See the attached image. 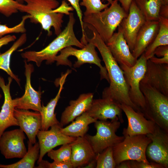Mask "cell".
<instances>
[{"instance_id": "1", "label": "cell", "mask_w": 168, "mask_h": 168, "mask_svg": "<svg viewBox=\"0 0 168 168\" xmlns=\"http://www.w3.org/2000/svg\"><path fill=\"white\" fill-rule=\"evenodd\" d=\"M87 27L92 31L93 36L90 38L86 35V40L87 43L93 44L100 52L105 64L109 80L110 85L104 89L102 98L110 99L119 105H129L135 111H140L131 101L123 72L105 43L92 26L89 25Z\"/></svg>"}, {"instance_id": "2", "label": "cell", "mask_w": 168, "mask_h": 168, "mask_svg": "<svg viewBox=\"0 0 168 168\" xmlns=\"http://www.w3.org/2000/svg\"><path fill=\"white\" fill-rule=\"evenodd\" d=\"M24 2L26 4H22L18 10L28 15L30 22L40 24L49 36L52 35V27L57 36L62 32L64 14L54 12L59 6L57 0H24Z\"/></svg>"}, {"instance_id": "3", "label": "cell", "mask_w": 168, "mask_h": 168, "mask_svg": "<svg viewBox=\"0 0 168 168\" xmlns=\"http://www.w3.org/2000/svg\"><path fill=\"white\" fill-rule=\"evenodd\" d=\"M69 15V21L64 29L48 46L39 51H26L21 54L22 57L27 62H35L39 67L43 61H46L47 64L54 63L58 52L66 47L75 46L83 48L85 45L78 40L74 32L75 19L73 13H70Z\"/></svg>"}, {"instance_id": "4", "label": "cell", "mask_w": 168, "mask_h": 168, "mask_svg": "<svg viewBox=\"0 0 168 168\" xmlns=\"http://www.w3.org/2000/svg\"><path fill=\"white\" fill-rule=\"evenodd\" d=\"M109 7L96 13L84 15L83 23L91 26L106 43L128 14L116 0Z\"/></svg>"}, {"instance_id": "5", "label": "cell", "mask_w": 168, "mask_h": 168, "mask_svg": "<svg viewBox=\"0 0 168 168\" xmlns=\"http://www.w3.org/2000/svg\"><path fill=\"white\" fill-rule=\"evenodd\" d=\"M140 88L145 100V117L168 133V96L141 82Z\"/></svg>"}, {"instance_id": "6", "label": "cell", "mask_w": 168, "mask_h": 168, "mask_svg": "<svg viewBox=\"0 0 168 168\" xmlns=\"http://www.w3.org/2000/svg\"><path fill=\"white\" fill-rule=\"evenodd\" d=\"M96 48L95 46L91 42H88L81 49L70 46L60 51V54L55 57L54 60L56 62L57 66L62 65L71 67L72 63L68 59V57L74 56L77 59L73 65L75 68H79L86 63L95 64L100 68L101 79H105L109 82L107 70L105 67H103L101 64V60L96 51Z\"/></svg>"}, {"instance_id": "7", "label": "cell", "mask_w": 168, "mask_h": 168, "mask_svg": "<svg viewBox=\"0 0 168 168\" xmlns=\"http://www.w3.org/2000/svg\"><path fill=\"white\" fill-rule=\"evenodd\" d=\"M124 140L113 147V155L116 165L126 160L149 162L146 150L151 140L146 135L125 136Z\"/></svg>"}, {"instance_id": "8", "label": "cell", "mask_w": 168, "mask_h": 168, "mask_svg": "<svg viewBox=\"0 0 168 168\" xmlns=\"http://www.w3.org/2000/svg\"><path fill=\"white\" fill-rule=\"evenodd\" d=\"M147 60L143 53L137 59L133 66L120 65L127 86L129 97L132 102L144 115L146 102L140 89V84L146 71Z\"/></svg>"}, {"instance_id": "9", "label": "cell", "mask_w": 168, "mask_h": 168, "mask_svg": "<svg viewBox=\"0 0 168 168\" xmlns=\"http://www.w3.org/2000/svg\"><path fill=\"white\" fill-rule=\"evenodd\" d=\"M120 124L118 120L109 121L97 120L94 123V126L96 130V134L91 136L86 134L85 136L96 154L108 147H113L124 140V136H118L116 134Z\"/></svg>"}, {"instance_id": "10", "label": "cell", "mask_w": 168, "mask_h": 168, "mask_svg": "<svg viewBox=\"0 0 168 168\" xmlns=\"http://www.w3.org/2000/svg\"><path fill=\"white\" fill-rule=\"evenodd\" d=\"M146 135L151 140L146 150L147 157L164 168H168V133L156 124L154 133Z\"/></svg>"}, {"instance_id": "11", "label": "cell", "mask_w": 168, "mask_h": 168, "mask_svg": "<svg viewBox=\"0 0 168 168\" xmlns=\"http://www.w3.org/2000/svg\"><path fill=\"white\" fill-rule=\"evenodd\" d=\"M120 107L128 121L127 128H124L123 130L124 136L146 135L154 133L156 124L152 120L147 119L142 112L136 111L126 105H120Z\"/></svg>"}, {"instance_id": "12", "label": "cell", "mask_w": 168, "mask_h": 168, "mask_svg": "<svg viewBox=\"0 0 168 168\" xmlns=\"http://www.w3.org/2000/svg\"><path fill=\"white\" fill-rule=\"evenodd\" d=\"M21 128L4 132L0 137V151L6 159L22 158L27 151L24 143L26 137Z\"/></svg>"}, {"instance_id": "13", "label": "cell", "mask_w": 168, "mask_h": 168, "mask_svg": "<svg viewBox=\"0 0 168 168\" xmlns=\"http://www.w3.org/2000/svg\"><path fill=\"white\" fill-rule=\"evenodd\" d=\"M146 21L144 16L133 0L127 16L122 20L118 27V30L122 33L131 53L137 34Z\"/></svg>"}, {"instance_id": "14", "label": "cell", "mask_w": 168, "mask_h": 168, "mask_svg": "<svg viewBox=\"0 0 168 168\" xmlns=\"http://www.w3.org/2000/svg\"><path fill=\"white\" fill-rule=\"evenodd\" d=\"M63 127L60 123L51 127L49 130H40L37 135L40 151L37 164L42 159L45 154L50 150L59 145L70 143L76 138L63 134L61 131Z\"/></svg>"}, {"instance_id": "15", "label": "cell", "mask_w": 168, "mask_h": 168, "mask_svg": "<svg viewBox=\"0 0 168 168\" xmlns=\"http://www.w3.org/2000/svg\"><path fill=\"white\" fill-rule=\"evenodd\" d=\"M25 75L26 83L24 95L21 97L13 99L15 108L22 110H32L35 111H41L42 92L35 90L31 83L32 73L34 72V67L30 63L28 64L26 60L24 61Z\"/></svg>"}, {"instance_id": "16", "label": "cell", "mask_w": 168, "mask_h": 168, "mask_svg": "<svg viewBox=\"0 0 168 168\" xmlns=\"http://www.w3.org/2000/svg\"><path fill=\"white\" fill-rule=\"evenodd\" d=\"M120 105L110 99L103 98L93 99L91 106L86 111L88 114L95 120L106 121L118 120L124 122Z\"/></svg>"}, {"instance_id": "17", "label": "cell", "mask_w": 168, "mask_h": 168, "mask_svg": "<svg viewBox=\"0 0 168 168\" xmlns=\"http://www.w3.org/2000/svg\"><path fill=\"white\" fill-rule=\"evenodd\" d=\"M141 82L168 96V64L156 63L148 59L146 71Z\"/></svg>"}, {"instance_id": "18", "label": "cell", "mask_w": 168, "mask_h": 168, "mask_svg": "<svg viewBox=\"0 0 168 168\" xmlns=\"http://www.w3.org/2000/svg\"><path fill=\"white\" fill-rule=\"evenodd\" d=\"M14 115L17 121L18 126L26 134L28 138V142L34 144L36 142V136L41 129L40 113L15 108Z\"/></svg>"}, {"instance_id": "19", "label": "cell", "mask_w": 168, "mask_h": 168, "mask_svg": "<svg viewBox=\"0 0 168 168\" xmlns=\"http://www.w3.org/2000/svg\"><path fill=\"white\" fill-rule=\"evenodd\" d=\"M113 57L119 65L132 67L137 59L133 56L121 32L118 30L105 43Z\"/></svg>"}, {"instance_id": "20", "label": "cell", "mask_w": 168, "mask_h": 168, "mask_svg": "<svg viewBox=\"0 0 168 168\" xmlns=\"http://www.w3.org/2000/svg\"><path fill=\"white\" fill-rule=\"evenodd\" d=\"M12 78H8V82L6 84L4 79L0 76V87L4 95V101L0 111V137L8 128L18 126L17 121L14 115L15 107L10 92V85Z\"/></svg>"}, {"instance_id": "21", "label": "cell", "mask_w": 168, "mask_h": 168, "mask_svg": "<svg viewBox=\"0 0 168 168\" xmlns=\"http://www.w3.org/2000/svg\"><path fill=\"white\" fill-rule=\"evenodd\" d=\"M69 144L71 149L70 162L73 168H82L96 159V154L85 136L76 138Z\"/></svg>"}, {"instance_id": "22", "label": "cell", "mask_w": 168, "mask_h": 168, "mask_svg": "<svg viewBox=\"0 0 168 168\" xmlns=\"http://www.w3.org/2000/svg\"><path fill=\"white\" fill-rule=\"evenodd\" d=\"M159 21H146L139 30L132 53L137 59L154 40L159 31Z\"/></svg>"}, {"instance_id": "23", "label": "cell", "mask_w": 168, "mask_h": 168, "mask_svg": "<svg viewBox=\"0 0 168 168\" xmlns=\"http://www.w3.org/2000/svg\"><path fill=\"white\" fill-rule=\"evenodd\" d=\"M91 93L81 94L76 100H71L69 105L62 114L60 124L65 126L72 122L77 117L87 111L90 108L93 100Z\"/></svg>"}, {"instance_id": "24", "label": "cell", "mask_w": 168, "mask_h": 168, "mask_svg": "<svg viewBox=\"0 0 168 168\" xmlns=\"http://www.w3.org/2000/svg\"><path fill=\"white\" fill-rule=\"evenodd\" d=\"M71 72L70 70L61 76L59 80V88L55 97L51 99L46 106L42 105L40 113L41 122L40 130H47L52 126L60 124L54 113L55 107L60 97L61 93L63 89V86L66 79L68 75Z\"/></svg>"}, {"instance_id": "25", "label": "cell", "mask_w": 168, "mask_h": 168, "mask_svg": "<svg viewBox=\"0 0 168 168\" xmlns=\"http://www.w3.org/2000/svg\"><path fill=\"white\" fill-rule=\"evenodd\" d=\"M75 121L65 128L61 129V132L68 136L77 138L83 137L89 129V125L96 121L86 112L76 117Z\"/></svg>"}, {"instance_id": "26", "label": "cell", "mask_w": 168, "mask_h": 168, "mask_svg": "<svg viewBox=\"0 0 168 168\" xmlns=\"http://www.w3.org/2000/svg\"><path fill=\"white\" fill-rule=\"evenodd\" d=\"M28 150L25 155L18 161L9 165L0 164V168H33L36 161L38 159L40 148L38 142L32 144L28 142Z\"/></svg>"}, {"instance_id": "27", "label": "cell", "mask_w": 168, "mask_h": 168, "mask_svg": "<svg viewBox=\"0 0 168 168\" xmlns=\"http://www.w3.org/2000/svg\"><path fill=\"white\" fill-rule=\"evenodd\" d=\"M27 35L26 33H23L7 51L0 54V69L5 72L20 85V80L15 75L10 67V62L13 53L20 47L26 41Z\"/></svg>"}, {"instance_id": "28", "label": "cell", "mask_w": 168, "mask_h": 168, "mask_svg": "<svg viewBox=\"0 0 168 168\" xmlns=\"http://www.w3.org/2000/svg\"><path fill=\"white\" fill-rule=\"evenodd\" d=\"M146 21H158L159 12L163 5L162 0H134Z\"/></svg>"}, {"instance_id": "29", "label": "cell", "mask_w": 168, "mask_h": 168, "mask_svg": "<svg viewBox=\"0 0 168 168\" xmlns=\"http://www.w3.org/2000/svg\"><path fill=\"white\" fill-rule=\"evenodd\" d=\"M159 22V29L156 37L144 53L147 60L153 56V53L156 48L168 45V18L160 17Z\"/></svg>"}, {"instance_id": "30", "label": "cell", "mask_w": 168, "mask_h": 168, "mask_svg": "<svg viewBox=\"0 0 168 168\" xmlns=\"http://www.w3.org/2000/svg\"><path fill=\"white\" fill-rule=\"evenodd\" d=\"M96 168H114L116 164L114 161L113 147H108L96 154Z\"/></svg>"}, {"instance_id": "31", "label": "cell", "mask_w": 168, "mask_h": 168, "mask_svg": "<svg viewBox=\"0 0 168 168\" xmlns=\"http://www.w3.org/2000/svg\"><path fill=\"white\" fill-rule=\"evenodd\" d=\"M71 149L69 143L62 145L56 150L53 149L47 153L49 157L54 161L64 162H71Z\"/></svg>"}, {"instance_id": "32", "label": "cell", "mask_w": 168, "mask_h": 168, "mask_svg": "<svg viewBox=\"0 0 168 168\" xmlns=\"http://www.w3.org/2000/svg\"><path fill=\"white\" fill-rule=\"evenodd\" d=\"M82 0L80 5L85 7L86 9L84 15L101 11L108 7L110 5L109 3L104 4L101 0Z\"/></svg>"}, {"instance_id": "33", "label": "cell", "mask_w": 168, "mask_h": 168, "mask_svg": "<svg viewBox=\"0 0 168 168\" xmlns=\"http://www.w3.org/2000/svg\"><path fill=\"white\" fill-rule=\"evenodd\" d=\"M29 18V16L28 14L23 16L20 22L12 27H9L6 24H1L0 23V38L10 33H25L26 30L25 27V23L26 20Z\"/></svg>"}, {"instance_id": "34", "label": "cell", "mask_w": 168, "mask_h": 168, "mask_svg": "<svg viewBox=\"0 0 168 168\" xmlns=\"http://www.w3.org/2000/svg\"><path fill=\"white\" fill-rule=\"evenodd\" d=\"M22 4L15 0H0V13L8 17L19 11Z\"/></svg>"}, {"instance_id": "35", "label": "cell", "mask_w": 168, "mask_h": 168, "mask_svg": "<svg viewBox=\"0 0 168 168\" xmlns=\"http://www.w3.org/2000/svg\"><path fill=\"white\" fill-rule=\"evenodd\" d=\"M36 168H73L71 162H64L54 161L50 163L47 161L42 159L38 164Z\"/></svg>"}, {"instance_id": "36", "label": "cell", "mask_w": 168, "mask_h": 168, "mask_svg": "<svg viewBox=\"0 0 168 168\" xmlns=\"http://www.w3.org/2000/svg\"><path fill=\"white\" fill-rule=\"evenodd\" d=\"M81 0H68L76 10L80 21L82 32V38H84L86 34L84 30V23L82 21L83 15L80 7L79 2Z\"/></svg>"}, {"instance_id": "37", "label": "cell", "mask_w": 168, "mask_h": 168, "mask_svg": "<svg viewBox=\"0 0 168 168\" xmlns=\"http://www.w3.org/2000/svg\"><path fill=\"white\" fill-rule=\"evenodd\" d=\"M129 161L130 168H164L160 164L153 161L146 163L142 161Z\"/></svg>"}, {"instance_id": "38", "label": "cell", "mask_w": 168, "mask_h": 168, "mask_svg": "<svg viewBox=\"0 0 168 168\" xmlns=\"http://www.w3.org/2000/svg\"><path fill=\"white\" fill-rule=\"evenodd\" d=\"M154 55L168 60V45H162L156 48L153 54V56Z\"/></svg>"}, {"instance_id": "39", "label": "cell", "mask_w": 168, "mask_h": 168, "mask_svg": "<svg viewBox=\"0 0 168 168\" xmlns=\"http://www.w3.org/2000/svg\"><path fill=\"white\" fill-rule=\"evenodd\" d=\"M15 35H7L0 38V49L4 45L7 44L11 42L14 41L16 39ZM0 52V54H1Z\"/></svg>"}, {"instance_id": "40", "label": "cell", "mask_w": 168, "mask_h": 168, "mask_svg": "<svg viewBox=\"0 0 168 168\" xmlns=\"http://www.w3.org/2000/svg\"><path fill=\"white\" fill-rule=\"evenodd\" d=\"M121 3L122 7L128 14L131 4L133 0H116Z\"/></svg>"}, {"instance_id": "41", "label": "cell", "mask_w": 168, "mask_h": 168, "mask_svg": "<svg viewBox=\"0 0 168 168\" xmlns=\"http://www.w3.org/2000/svg\"><path fill=\"white\" fill-rule=\"evenodd\" d=\"M160 17L168 18V5H163L161 6L159 12Z\"/></svg>"}, {"instance_id": "42", "label": "cell", "mask_w": 168, "mask_h": 168, "mask_svg": "<svg viewBox=\"0 0 168 168\" xmlns=\"http://www.w3.org/2000/svg\"><path fill=\"white\" fill-rule=\"evenodd\" d=\"M115 168H130L129 160L123 161L116 165Z\"/></svg>"}, {"instance_id": "43", "label": "cell", "mask_w": 168, "mask_h": 168, "mask_svg": "<svg viewBox=\"0 0 168 168\" xmlns=\"http://www.w3.org/2000/svg\"><path fill=\"white\" fill-rule=\"evenodd\" d=\"M96 159H94L89 163H88L86 165L84 166L82 168H96Z\"/></svg>"}, {"instance_id": "44", "label": "cell", "mask_w": 168, "mask_h": 168, "mask_svg": "<svg viewBox=\"0 0 168 168\" xmlns=\"http://www.w3.org/2000/svg\"><path fill=\"white\" fill-rule=\"evenodd\" d=\"M163 5H168V0H162Z\"/></svg>"}, {"instance_id": "45", "label": "cell", "mask_w": 168, "mask_h": 168, "mask_svg": "<svg viewBox=\"0 0 168 168\" xmlns=\"http://www.w3.org/2000/svg\"><path fill=\"white\" fill-rule=\"evenodd\" d=\"M107 1L108 3H109L110 4H111L113 2V0H102V1Z\"/></svg>"}, {"instance_id": "46", "label": "cell", "mask_w": 168, "mask_h": 168, "mask_svg": "<svg viewBox=\"0 0 168 168\" xmlns=\"http://www.w3.org/2000/svg\"><path fill=\"white\" fill-rule=\"evenodd\" d=\"M16 1L18 2L19 3L21 4H23L24 2V0H15Z\"/></svg>"}, {"instance_id": "47", "label": "cell", "mask_w": 168, "mask_h": 168, "mask_svg": "<svg viewBox=\"0 0 168 168\" xmlns=\"http://www.w3.org/2000/svg\"><path fill=\"white\" fill-rule=\"evenodd\" d=\"M2 95L1 94H0V99H1V98H2Z\"/></svg>"}]
</instances>
